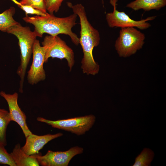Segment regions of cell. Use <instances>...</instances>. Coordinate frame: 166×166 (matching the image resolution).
Masks as SVG:
<instances>
[{"mask_svg": "<svg viewBox=\"0 0 166 166\" xmlns=\"http://www.w3.org/2000/svg\"><path fill=\"white\" fill-rule=\"evenodd\" d=\"M67 4L80 19L81 30L79 44L83 53L81 61V69L84 73L95 75L98 73L99 66L94 59L93 51L94 48L100 43L99 33L89 22L85 8L81 4L73 5L68 2Z\"/></svg>", "mask_w": 166, "mask_h": 166, "instance_id": "cell-1", "label": "cell"}, {"mask_svg": "<svg viewBox=\"0 0 166 166\" xmlns=\"http://www.w3.org/2000/svg\"><path fill=\"white\" fill-rule=\"evenodd\" d=\"M77 15L73 13L65 17L59 18L53 14H49L45 16L36 15L33 17L26 16L23 20L34 26V32L37 37H42L46 33L53 36L60 34L69 36L75 45L79 44V38L72 30L77 24Z\"/></svg>", "mask_w": 166, "mask_h": 166, "instance_id": "cell-2", "label": "cell"}, {"mask_svg": "<svg viewBox=\"0 0 166 166\" xmlns=\"http://www.w3.org/2000/svg\"><path fill=\"white\" fill-rule=\"evenodd\" d=\"M7 33L14 35L18 40L21 52L20 64L17 73L20 78L19 91L23 92V86L26 70L33 53V47L37 36L28 26H23L20 23L10 27Z\"/></svg>", "mask_w": 166, "mask_h": 166, "instance_id": "cell-3", "label": "cell"}, {"mask_svg": "<svg viewBox=\"0 0 166 166\" xmlns=\"http://www.w3.org/2000/svg\"><path fill=\"white\" fill-rule=\"evenodd\" d=\"M145 39V34L135 27L121 28L115 48L120 57H128L142 48Z\"/></svg>", "mask_w": 166, "mask_h": 166, "instance_id": "cell-4", "label": "cell"}, {"mask_svg": "<svg viewBox=\"0 0 166 166\" xmlns=\"http://www.w3.org/2000/svg\"><path fill=\"white\" fill-rule=\"evenodd\" d=\"M45 52V63L50 57L60 59H65L71 71L74 63V53L72 49L65 42L57 36L46 35L42 42Z\"/></svg>", "mask_w": 166, "mask_h": 166, "instance_id": "cell-5", "label": "cell"}, {"mask_svg": "<svg viewBox=\"0 0 166 166\" xmlns=\"http://www.w3.org/2000/svg\"><path fill=\"white\" fill-rule=\"evenodd\" d=\"M37 119L38 121L45 123L53 128L81 135L84 134L92 128L95 121L96 117L93 115H90L55 121L42 117H38Z\"/></svg>", "mask_w": 166, "mask_h": 166, "instance_id": "cell-6", "label": "cell"}, {"mask_svg": "<svg viewBox=\"0 0 166 166\" xmlns=\"http://www.w3.org/2000/svg\"><path fill=\"white\" fill-rule=\"evenodd\" d=\"M117 0H110V3L113 7V11L106 14L107 24L110 28L136 27L141 30H145L151 26L150 24L147 22L153 20L156 17L154 16L139 21L134 20L124 12L117 10Z\"/></svg>", "mask_w": 166, "mask_h": 166, "instance_id": "cell-7", "label": "cell"}, {"mask_svg": "<svg viewBox=\"0 0 166 166\" xmlns=\"http://www.w3.org/2000/svg\"><path fill=\"white\" fill-rule=\"evenodd\" d=\"M83 151V148L75 146L65 151L53 152L49 150L44 156L39 152L36 156L39 165L41 166H67L74 156L82 153Z\"/></svg>", "mask_w": 166, "mask_h": 166, "instance_id": "cell-8", "label": "cell"}, {"mask_svg": "<svg viewBox=\"0 0 166 166\" xmlns=\"http://www.w3.org/2000/svg\"><path fill=\"white\" fill-rule=\"evenodd\" d=\"M32 53V62L27 73V79L29 84L34 85L44 81L46 78L45 73L43 68L45 50L38 40L36 39L34 43Z\"/></svg>", "mask_w": 166, "mask_h": 166, "instance_id": "cell-9", "label": "cell"}, {"mask_svg": "<svg viewBox=\"0 0 166 166\" xmlns=\"http://www.w3.org/2000/svg\"><path fill=\"white\" fill-rule=\"evenodd\" d=\"M0 95L5 99L7 103L11 121H14L19 124L26 138V137L32 133L27 125L25 114L18 104V93L7 94L4 91H1L0 92Z\"/></svg>", "mask_w": 166, "mask_h": 166, "instance_id": "cell-10", "label": "cell"}, {"mask_svg": "<svg viewBox=\"0 0 166 166\" xmlns=\"http://www.w3.org/2000/svg\"><path fill=\"white\" fill-rule=\"evenodd\" d=\"M62 135L63 134L61 132L41 136L32 133L26 137L25 144L21 148L28 155L36 154L39 153V151L49 141Z\"/></svg>", "mask_w": 166, "mask_h": 166, "instance_id": "cell-11", "label": "cell"}, {"mask_svg": "<svg viewBox=\"0 0 166 166\" xmlns=\"http://www.w3.org/2000/svg\"><path fill=\"white\" fill-rule=\"evenodd\" d=\"M10 156L16 166H39L36 154L29 155L22 149L19 144L15 145Z\"/></svg>", "mask_w": 166, "mask_h": 166, "instance_id": "cell-12", "label": "cell"}, {"mask_svg": "<svg viewBox=\"0 0 166 166\" xmlns=\"http://www.w3.org/2000/svg\"><path fill=\"white\" fill-rule=\"evenodd\" d=\"M166 5V0H135L128 3L126 7L135 11L142 9L149 11L152 10H159Z\"/></svg>", "mask_w": 166, "mask_h": 166, "instance_id": "cell-13", "label": "cell"}, {"mask_svg": "<svg viewBox=\"0 0 166 166\" xmlns=\"http://www.w3.org/2000/svg\"><path fill=\"white\" fill-rule=\"evenodd\" d=\"M15 12V8L11 6L0 14V31L6 32L10 27L18 23L13 18Z\"/></svg>", "mask_w": 166, "mask_h": 166, "instance_id": "cell-14", "label": "cell"}, {"mask_svg": "<svg viewBox=\"0 0 166 166\" xmlns=\"http://www.w3.org/2000/svg\"><path fill=\"white\" fill-rule=\"evenodd\" d=\"M10 121L9 112L0 108V143L5 146L7 145L6 129Z\"/></svg>", "mask_w": 166, "mask_h": 166, "instance_id": "cell-15", "label": "cell"}, {"mask_svg": "<svg viewBox=\"0 0 166 166\" xmlns=\"http://www.w3.org/2000/svg\"><path fill=\"white\" fill-rule=\"evenodd\" d=\"M153 151L148 148H144L135 159L133 166H149L154 156Z\"/></svg>", "mask_w": 166, "mask_h": 166, "instance_id": "cell-16", "label": "cell"}, {"mask_svg": "<svg viewBox=\"0 0 166 166\" xmlns=\"http://www.w3.org/2000/svg\"><path fill=\"white\" fill-rule=\"evenodd\" d=\"M21 4L31 6L47 14L44 0H21L19 2Z\"/></svg>", "mask_w": 166, "mask_h": 166, "instance_id": "cell-17", "label": "cell"}, {"mask_svg": "<svg viewBox=\"0 0 166 166\" xmlns=\"http://www.w3.org/2000/svg\"><path fill=\"white\" fill-rule=\"evenodd\" d=\"M0 164L10 166H16L10 154L5 148V146L0 143Z\"/></svg>", "mask_w": 166, "mask_h": 166, "instance_id": "cell-18", "label": "cell"}, {"mask_svg": "<svg viewBox=\"0 0 166 166\" xmlns=\"http://www.w3.org/2000/svg\"><path fill=\"white\" fill-rule=\"evenodd\" d=\"M47 11L49 14H53L58 11L62 2L65 0H44Z\"/></svg>", "mask_w": 166, "mask_h": 166, "instance_id": "cell-19", "label": "cell"}, {"mask_svg": "<svg viewBox=\"0 0 166 166\" xmlns=\"http://www.w3.org/2000/svg\"><path fill=\"white\" fill-rule=\"evenodd\" d=\"M10 0L14 2L18 5V6L25 12L26 16H27L28 14H32L45 16L49 14V13L45 14L39 10L33 8L31 6L22 5L16 0Z\"/></svg>", "mask_w": 166, "mask_h": 166, "instance_id": "cell-20", "label": "cell"}, {"mask_svg": "<svg viewBox=\"0 0 166 166\" xmlns=\"http://www.w3.org/2000/svg\"><path fill=\"white\" fill-rule=\"evenodd\" d=\"M103 4H104V0H101Z\"/></svg>", "mask_w": 166, "mask_h": 166, "instance_id": "cell-21", "label": "cell"}]
</instances>
